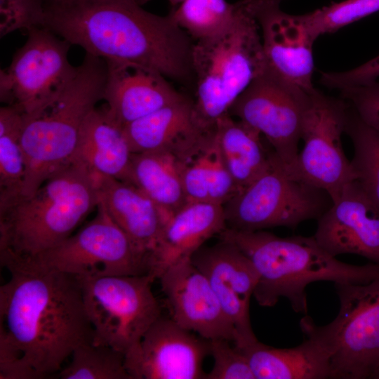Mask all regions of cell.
Returning a JSON list of instances; mask_svg holds the SVG:
<instances>
[{"instance_id": "obj_11", "label": "cell", "mask_w": 379, "mask_h": 379, "mask_svg": "<svg viewBox=\"0 0 379 379\" xmlns=\"http://www.w3.org/2000/svg\"><path fill=\"white\" fill-rule=\"evenodd\" d=\"M349 108L342 98L330 97L316 88L310 94L302 123L304 146L292 171L326 191L333 202L357 178L342 142Z\"/></svg>"}, {"instance_id": "obj_20", "label": "cell", "mask_w": 379, "mask_h": 379, "mask_svg": "<svg viewBox=\"0 0 379 379\" xmlns=\"http://www.w3.org/2000/svg\"><path fill=\"white\" fill-rule=\"evenodd\" d=\"M226 228L223 205L187 202L165 222L159 241L149 257L148 274L159 279L169 267L191 258L208 239Z\"/></svg>"}, {"instance_id": "obj_41", "label": "cell", "mask_w": 379, "mask_h": 379, "mask_svg": "<svg viewBox=\"0 0 379 379\" xmlns=\"http://www.w3.org/2000/svg\"><path fill=\"white\" fill-rule=\"evenodd\" d=\"M373 378L379 379V364L376 368V370L373 374Z\"/></svg>"}, {"instance_id": "obj_13", "label": "cell", "mask_w": 379, "mask_h": 379, "mask_svg": "<svg viewBox=\"0 0 379 379\" xmlns=\"http://www.w3.org/2000/svg\"><path fill=\"white\" fill-rule=\"evenodd\" d=\"M71 44L44 27L28 32L10 65L0 72V99L29 116L44 106L67 82L76 67Z\"/></svg>"}, {"instance_id": "obj_37", "label": "cell", "mask_w": 379, "mask_h": 379, "mask_svg": "<svg viewBox=\"0 0 379 379\" xmlns=\"http://www.w3.org/2000/svg\"><path fill=\"white\" fill-rule=\"evenodd\" d=\"M379 77V55L350 70L321 72L320 83L328 88L338 89L368 84Z\"/></svg>"}, {"instance_id": "obj_9", "label": "cell", "mask_w": 379, "mask_h": 379, "mask_svg": "<svg viewBox=\"0 0 379 379\" xmlns=\"http://www.w3.org/2000/svg\"><path fill=\"white\" fill-rule=\"evenodd\" d=\"M94 344L127 354L161 316L149 274L78 277Z\"/></svg>"}, {"instance_id": "obj_19", "label": "cell", "mask_w": 379, "mask_h": 379, "mask_svg": "<svg viewBox=\"0 0 379 379\" xmlns=\"http://www.w3.org/2000/svg\"><path fill=\"white\" fill-rule=\"evenodd\" d=\"M105 61L102 99L109 114L123 126L185 97L157 70L132 62Z\"/></svg>"}, {"instance_id": "obj_15", "label": "cell", "mask_w": 379, "mask_h": 379, "mask_svg": "<svg viewBox=\"0 0 379 379\" xmlns=\"http://www.w3.org/2000/svg\"><path fill=\"white\" fill-rule=\"evenodd\" d=\"M191 260L208 279L233 325L234 345L243 347L258 340L249 307L259 277L250 259L235 244L220 239L212 246L201 247Z\"/></svg>"}, {"instance_id": "obj_14", "label": "cell", "mask_w": 379, "mask_h": 379, "mask_svg": "<svg viewBox=\"0 0 379 379\" xmlns=\"http://www.w3.org/2000/svg\"><path fill=\"white\" fill-rule=\"evenodd\" d=\"M208 354V340L161 315L125 355V366L132 379H205Z\"/></svg>"}, {"instance_id": "obj_24", "label": "cell", "mask_w": 379, "mask_h": 379, "mask_svg": "<svg viewBox=\"0 0 379 379\" xmlns=\"http://www.w3.org/2000/svg\"><path fill=\"white\" fill-rule=\"evenodd\" d=\"M246 356L255 379L332 378L329 357L314 340L305 337L298 346L277 348L260 341L238 347Z\"/></svg>"}, {"instance_id": "obj_33", "label": "cell", "mask_w": 379, "mask_h": 379, "mask_svg": "<svg viewBox=\"0 0 379 379\" xmlns=\"http://www.w3.org/2000/svg\"><path fill=\"white\" fill-rule=\"evenodd\" d=\"M213 366L205 379H255L245 354L230 340H208Z\"/></svg>"}, {"instance_id": "obj_17", "label": "cell", "mask_w": 379, "mask_h": 379, "mask_svg": "<svg viewBox=\"0 0 379 379\" xmlns=\"http://www.w3.org/2000/svg\"><path fill=\"white\" fill-rule=\"evenodd\" d=\"M313 237L332 256L356 254L379 265V208L357 180L317 219Z\"/></svg>"}, {"instance_id": "obj_10", "label": "cell", "mask_w": 379, "mask_h": 379, "mask_svg": "<svg viewBox=\"0 0 379 379\" xmlns=\"http://www.w3.org/2000/svg\"><path fill=\"white\" fill-rule=\"evenodd\" d=\"M95 217L76 234L31 257L41 266L77 277L141 275L149 272V258L98 203Z\"/></svg>"}, {"instance_id": "obj_34", "label": "cell", "mask_w": 379, "mask_h": 379, "mask_svg": "<svg viewBox=\"0 0 379 379\" xmlns=\"http://www.w3.org/2000/svg\"><path fill=\"white\" fill-rule=\"evenodd\" d=\"M44 0H0L1 37L18 29L43 27Z\"/></svg>"}, {"instance_id": "obj_8", "label": "cell", "mask_w": 379, "mask_h": 379, "mask_svg": "<svg viewBox=\"0 0 379 379\" xmlns=\"http://www.w3.org/2000/svg\"><path fill=\"white\" fill-rule=\"evenodd\" d=\"M332 204L326 191L291 172L275 153L270 168L223 206L227 228L254 232L295 228L319 219Z\"/></svg>"}, {"instance_id": "obj_32", "label": "cell", "mask_w": 379, "mask_h": 379, "mask_svg": "<svg viewBox=\"0 0 379 379\" xmlns=\"http://www.w3.org/2000/svg\"><path fill=\"white\" fill-rule=\"evenodd\" d=\"M214 126L194 144L175 155L187 202L208 201L207 149Z\"/></svg>"}, {"instance_id": "obj_6", "label": "cell", "mask_w": 379, "mask_h": 379, "mask_svg": "<svg viewBox=\"0 0 379 379\" xmlns=\"http://www.w3.org/2000/svg\"><path fill=\"white\" fill-rule=\"evenodd\" d=\"M242 6L229 29L193 44L192 67L196 86L193 102L207 126L214 125L227 114L236 99L265 69L259 25Z\"/></svg>"}, {"instance_id": "obj_29", "label": "cell", "mask_w": 379, "mask_h": 379, "mask_svg": "<svg viewBox=\"0 0 379 379\" xmlns=\"http://www.w3.org/2000/svg\"><path fill=\"white\" fill-rule=\"evenodd\" d=\"M345 133L354 147L351 163L356 180L379 208V137L350 105Z\"/></svg>"}, {"instance_id": "obj_27", "label": "cell", "mask_w": 379, "mask_h": 379, "mask_svg": "<svg viewBox=\"0 0 379 379\" xmlns=\"http://www.w3.org/2000/svg\"><path fill=\"white\" fill-rule=\"evenodd\" d=\"M24 114L16 107L0 108V207L22 194L25 165L21 145Z\"/></svg>"}, {"instance_id": "obj_21", "label": "cell", "mask_w": 379, "mask_h": 379, "mask_svg": "<svg viewBox=\"0 0 379 379\" xmlns=\"http://www.w3.org/2000/svg\"><path fill=\"white\" fill-rule=\"evenodd\" d=\"M97 177L99 204L149 262L166 222L162 211L136 185L107 176Z\"/></svg>"}, {"instance_id": "obj_36", "label": "cell", "mask_w": 379, "mask_h": 379, "mask_svg": "<svg viewBox=\"0 0 379 379\" xmlns=\"http://www.w3.org/2000/svg\"><path fill=\"white\" fill-rule=\"evenodd\" d=\"M342 98L379 137V82L340 90Z\"/></svg>"}, {"instance_id": "obj_2", "label": "cell", "mask_w": 379, "mask_h": 379, "mask_svg": "<svg viewBox=\"0 0 379 379\" xmlns=\"http://www.w3.org/2000/svg\"><path fill=\"white\" fill-rule=\"evenodd\" d=\"M43 27L105 60L143 65L180 82L193 79L190 36L170 13H149L135 0H44Z\"/></svg>"}, {"instance_id": "obj_30", "label": "cell", "mask_w": 379, "mask_h": 379, "mask_svg": "<svg viewBox=\"0 0 379 379\" xmlns=\"http://www.w3.org/2000/svg\"><path fill=\"white\" fill-rule=\"evenodd\" d=\"M70 357L69 364L58 372L61 379H132L125 355L109 346L83 343Z\"/></svg>"}, {"instance_id": "obj_42", "label": "cell", "mask_w": 379, "mask_h": 379, "mask_svg": "<svg viewBox=\"0 0 379 379\" xmlns=\"http://www.w3.org/2000/svg\"><path fill=\"white\" fill-rule=\"evenodd\" d=\"M137 2H138L140 4L145 3L149 0H135Z\"/></svg>"}, {"instance_id": "obj_38", "label": "cell", "mask_w": 379, "mask_h": 379, "mask_svg": "<svg viewBox=\"0 0 379 379\" xmlns=\"http://www.w3.org/2000/svg\"><path fill=\"white\" fill-rule=\"evenodd\" d=\"M0 378L36 379L18 351L3 338H0Z\"/></svg>"}, {"instance_id": "obj_5", "label": "cell", "mask_w": 379, "mask_h": 379, "mask_svg": "<svg viewBox=\"0 0 379 379\" xmlns=\"http://www.w3.org/2000/svg\"><path fill=\"white\" fill-rule=\"evenodd\" d=\"M107 72L104 59L86 53L64 86L39 110L24 116L25 176L20 197L32 195L71 161L86 118L102 99Z\"/></svg>"}, {"instance_id": "obj_12", "label": "cell", "mask_w": 379, "mask_h": 379, "mask_svg": "<svg viewBox=\"0 0 379 379\" xmlns=\"http://www.w3.org/2000/svg\"><path fill=\"white\" fill-rule=\"evenodd\" d=\"M312 92L265 69L236 99L228 113L264 136L293 171L299 154L303 114Z\"/></svg>"}, {"instance_id": "obj_31", "label": "cell", "mask_w": 379, "mask_h": 379, "mask_svg": "<svg viewBox=\"0 0 379 379\" xmlns=\"http://www.w3.org/2000/svg\"><path fill=\"white\" fill-rule=\"evenodd\" d=\"M379 11V0H343L301 14V17L317 39Z\"/></svg>"}, {"instance_id": "obj_25", "label": "cell", "mask_w": 379, "mask_h": 379, "mask_svg": "<svg viewBox=\"0 0 379 379\" xmlns=\"http://www.w3.org/2000/svg\"><path fill=\"white\" fill-rule=\"evenodd\" d=\"M215 128L221 154L239 192L270 168L275 152L267 149L258 131L229 113L215 121Z\"/></svg>"}, {"instance_id": "obj_28", "label": "cell", "mask_w": 379, "mask_h": 379, "mask_svg": "<svg viewBox=\"0 0 379 379\" xmlns=\"http://www.w3.org/2000/svg\"><path fill=\"white\" fill-rule=\"evenodd\" d=\"M243 9L240 1L185 0L170 14L176 24L197 41L218 36L229 29Z\"/></svg>"}, {"instance_id": "obj_23", "label": "cell", "mask_w": 379, "mask_h": 379, "mask_svg": "<svg viewBox=\"0 0 379 379\" xmlns=\"http://www.w3.org/2000/svg\"><path fill=\"white\" fill-rule=\"evenodd\" d=\"M132 157L124 126L109 114L105 106L93 109L82 125L72 159L96 175L133 184Z\"/></svg>"}, {"instance_id": "obj_1", "label": "cell", "mask_w": 379, "mask_h": 379, "mask_svg": "<svg viewBox=\"0 0 379 379\" xmlns=\"http://www.w3.org/2000/svg\"><path fill=\"white\" fill-rule=\"evenodd\" d=\"M0 258L10 274L0 287V338L36 379L58 373L76 347L93 341L79 278L10 251Z\"/></svg>"}, {"instance_id": "obj_7", "label": "cell", "mask_w": 379, "mask_h": 379, "mask_svg": "<svg viewBox=\"0 0 379 379\" xmlns=\"http://www.w3.org/2000/svg\"><path fill=\"white\" fill-rule=\"evenodd\" d=\"M335 287L340 301L335 318L319 326L305 314L301 331L326 352L332 378H373L379 364V277Z\"/></svg>"}, {"instance_id": "obj_35", "label": "cell", "mask_w": 379, "mask_h": 379, "mask_svg": "<svg viewBox=\"0 0 379 379\" xmlns=\"http://www.w3.org/2000/svg\"><path fill=\"white\" fill-rule=\"evenodd\" d=\"M207 159L208 201L224 205L238 190L221 154L215 126L208 141Z\"/></svg>"}, {"instance_id": "obj_26", "label": "cell", "mask_w": 379, "mask_h": 379, "mask_svg": "<svg viewBox=\"0 0 379 379\" xmlns=\"http://www.w3.org/2000/svg\"><path fill=\"white\" fill-rule=\"evenodd\" d=\"M133 184L161 209L166 220L187 203L178 159L169 151L133 154Z\"/></svg>"}, {"instance_id": "obj_22", "label": "cell", "mask_w": 379, "mask_h": 379, "mask_svg": "<svg viewBox=\"0 0 379 379\" xmlns=\"http://www.w3.org/2000/svg\"><path fill=\"white\" fill-rule=\"evenodd\" d=\"M213 126L206 125L193 100L184 97L124 126V130L133 154L169 151L176 155Z\"/></svg>"}, {"instance_id": "obj_39", "label": "cell", "mask_w": 379, "mask_h": 379, "mask_svg": "<svg viewBox=\"0 0 379 379\" xmlns=\"http://www.w3.org/2000/svg\"><path fill=\"white\" fill-rule=\"evenodd\" d=\"M283 0H240L246 11L255 20L260 15L280 8Z\"/></svg>"}, {"instance_id": "obj_18", "label": "cell", "mask_w": 379, "mask_h": 379, "mask_svg": "<svg viewBox=\"0 0 379 379\" xmlns=\"http://www.w3.org/2000/svg\"><path fill=\"white\" fill-rule=\"evenodd\" d=\"M261 31L265 69L300 88L312 92L316 38L300 15L281 8L256 18Z\"/></svg>"}, {"instance_id": "obj_40", "label": "cell", "mask_w": 379, "mask_h": 379, "mask_svg": "<svg viewBox=\"0 0 379 379\" xmlns=\"http://www.w3.org/2000/svg\"><path fill=\"white\" fill-rule=\"evenodd\" d=\"M183 1L185 0H168L170 4L173 6V8H175L177 6H178Z\"/></svg>"}, {"instance_id": "obj_3", "label": "cell", "mask_w": 379, "mask_h": 379, "mask_svg": "<svg viewBox=\"0 0 379 379\" xmlns=\"http://www.w3.org/2000/svg\"><path fill=\"white\" fill-rule=\"evenodd\" d=\"M219 235L235 244L252 262L259 277L253 296L262 307H272L285 298L295 312L305 315V289L310 284H363L379 277V265L342 262L319 246L313 236L280 237L263 230L228 228Z\"/></svg>"}, {"instance_id": "obj_4", "label": "cell", "mask_w": 379, "mask_h": 379, "mask_svg": "<svg viewBox=\"0 0 379 379\" xmlns=\"http://www.w3.org/2000/svg\"><path fill=\"white\" fill-rule=\"evenodd\" d=\"M99 203L98 177L72 159L31 196L0 208V250L34 257L57 246Z\"/></svg>"}, {"instance_id": "obj_16", "label": "cell", "mask_w": 379, "mask_h": 379, "mask_svg": "<svg viewBox=\"0 0 379 379\" xmlns=\"http://www.w3.org/2000/svg\"><path fill=\"white\" fill-rule=\"evenodd\" d=\"M170 317L206 340L234 342L235 330L206 277L191 258L169 267L159 277Z\"/></svg>"}]
</instances>
